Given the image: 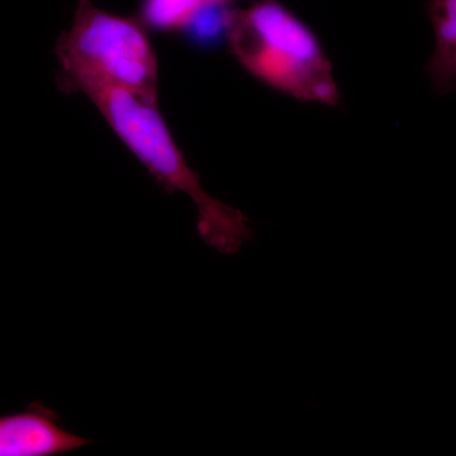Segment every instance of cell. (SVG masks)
<instances>
[{
	"label": "cell",
	"mask_w": 456,
	"mask_h": 456,
	"mask_svg": "<svg viewBox=\"0 0 456 456\" xmlns=\"http://www.w3.org/2000/svg\"><path fill=\"white\" fill-rule=\"evenodd\" d=\"M77 92L94 103L117 136L167 193L183 191L193 200L198 233L209 248L235 255L254 239L244 213L204 191L200 175L189 167L159 113L158 104L146 103L134 93L108 84H84Z\"/></svg>",
	"instance_id": "obj_1"
},
{
	"label": "cell",
	"mask_w": 456,
	"mask_h": 456,
	"mask_svg": "<svg viewBox=\"0 0 456 456\" xmlns=\"http://www.w3.org/2000/svg\"><path fill=\"white\" fill-rule=\"evenodd\" d=\"M226 41L240 65L264 86L307 103H340L322 42L277 0L233 9Z\"/></svg>",
	"instance_id": "obj_2"
},
{
	"label": "cell",
	"mask_w": 456,
	"mask_h": 456,
	"mask_svg": "<svg viewBox=\"0 0 456 456\" xmlns=\"http://www.w3.org/2000/svg\"><path fill=\"white\" fill-rule=\"evenodd\" d=\"M55 53L65 92L108 84L158 104V59L140 20L110 13L93 0H77L73 26L60 36Z\"/></svg>",
	"instance_id": "obj_3"
},
{
	"label": "cell",
	"mask_w": 456,
	"mask_h": 456,
	"mask_svg": "<svg viewBox=\"0 0 456 456\" xmlns=\"http://www.w3.org/2000/svg\"><path fill=\"white\" fill-rule=\"evenodd\" d=\"M90 443L62 428L59 416L38 402L22 412L0 417V456L62 455Z\"/></svg>",
	"instance_id": "obj_4"
},
{
	"label": "cell",
	"mask_w": 456,
	"mask_h": 456,
	"mask_svg": "<svg viewBox=\"0 0 456 456\" xmlns=\"http://www.w3.org/2000/svg\"><path fill=\"white\" fill-rule=\"evenodd\" d=\"M428 17L435 46L425 71L436 94H452L456 89V0H428Z\"/></svg>",
	"instance_id": "obj_5"
},
{
	"label": "cell",
	"mask_w": 456,
	"mask_h": 456,
	"mask_svg": "<svg viewBox=\"0 0 456 456\" xmlns=\"http://www.w3.org/2000/svg\"><path fill=\"white\" fill-rule=\"evenodd\" d=\"M215 2L220 0H141L139 20L155 31L182 32L200 9Z\"/></svg>",
	"instance_id": "obj_6"
},
{
	"label": "cell",
	"mask_w": 456,
	"mask_h": 456,
	"mask_svg": "<svg viewBox=\"0 0 456 456\" xmlns=\"http://www.w3.org/2000/svg\"><path fill=\"white\" fill-rule=\"evenodd\" d=\"M230 4L231 2L220 0L206 5L191 18V22L182 32L191 44L200 46H213L220 44L224 38L227 40L228 27L233 13Z\"/></svg>",
	"instance_id": "obj_7"
},
{
	"label": "cell",
	"mask_w": 456,
	"mask_h": 456,
	"mask_svg": "<svg viewBox=\"0 0 456 456\" xmlns=\"http://www.w3.org/2000/svg\"><path fill=\"white\" fill-rule=\"evenodd\" d=\"M231 2H232V0H231Z\"/></svg>",
	"instance_id": "obj_8"
}]
</instances>
